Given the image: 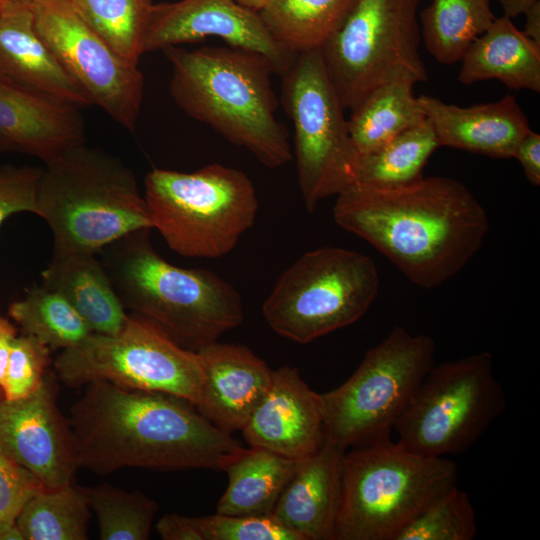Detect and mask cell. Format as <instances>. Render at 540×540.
Listing matches in <instances>:
<instances>
[{
    "mask_svg": "<svg viewBox=\"0 0 540 540\" xmlns=\"http://www.w3.org/2000/svg\"><path fill=\"white\" fill-rule=\"evenodd\" d=\"M97 518L101 540H147L158 504L140 491L78 485Z\"/></svg>",
    "mask_w": 540,
    "mask_h": 540,
    "instance_id": "d6a6232c",
    "label": "cell"
},
{
    "mask_svg": "<svg viewBox=\"0 0 540 540\" xmlns=\"http://www.w3.org/2000/svg\"><path fill=\"white\" fill-rule=\"evenodd\" d=\"M345 452L335 540H395L433 499L457 485L446 457L412 453L390 436Z\"/></svg>",
    "mask_w": 540,
    "mask_h": 540,
    "instance_id": "8992f818",
    "label": "cell"
},
{
    "mask_svg": "<svg viewBox=\"0 0 540 540\" xmlns=\"http://www.w3.org/2000/svg\"><path fill=\"white\" fill-rule=\"evenodd\" d=\"M419 0H355L320 48L329 78L352 111L377 87L428 78L419 52Z\"/></svg>",
    "mask_w": 540,
    "mask_h": 540,
    "instance_id": "9c48e42d",
    "label": "cell"
},
{
    "mask_svg": "<svg viewBox=\"0 0 540 540\" xmlns=\"http://www.w3.org/2000/svg\"><path fill=\"white\" fill-rule=\"evenodd\" d=\"M282 78V104L294 129L298 183L312 213L320 201L350 187L358 154L320 48L297 54Z\"/></svg>",
    "mask_w": 540,
    "mask_h": 540,
    "instance_id": "4fadbf2b",
    "label": "cell"
},
{
    "mask_svg": "<svg viewBox=\"0 0 540 540\" xmlns=\"http://www.w3.org/2000/svg\"><path fill=\"white\" fill-rule=\"evenodd\" d=\"M299 461L271 451L239 448L225 463L228 485L216 513L234 516H270Z\"/></svg>",
    "mask_w": 540,
    "mask_h": 540,
    "instance_id": "d4e9b609",
    "label": "cell"
},
{
    "mask_svg": "<svg viewBox=\"0 0 540 540\" xmlns=\"http://www.w3.org/2000/svg\"><path fill=\"white\" fill-rule=\"evenodd\" d=\"M435 351L432 337L393 328L344 383L321 394L325 439L347 449L390 436L435 365Z\"/></svg>",
    "mask_w": 540,
    "mask_h": 540,
    "instance_id": "30bf717a",
    "label": "cell"
},
{
    "mask_svg": "<svg viewBox=\"0 0 540 540\" xmlns=\"http://www.w3.org/2000/svg\"><path fill=\"white\" fill-rule=\"evenodd\" d=\"M8 314L23 334L37 338L51 351L75 347L92 333L63 296L43 285L32 287L22 299L11 303Z\"/></svg>",
    "mask_w": 540,
    "mask_h": 540,
    "instance_id": "4dcf8cb0",
    "label": "cell"
},
{
    "mask_svg": "<svg viewBox=\"0 0 540 540\" xmlns=\"http://www.w3.org/2000/svg\"><path fill=\"white\" fill-rule=\"evenodd\" d=\"M144 184L152 228L181 256L226 255L257 215V194L249 177L221 164L191 173L154 168Z\"/></svg>",
    "mask_w": 540,
    "mask_h": 540,
    "instance_id": "52a82bcc",
    "label": "cell"
},
{
    "mask_svg": "<svg viewBox=\"0 0 540 540\" xmlns=\"http://www.w3.org/2000/svg\"><path fill=\"white\" fill-rule=\"evenodd\" d=\"M161 51L171 65L170 95L185 114L268 168L292 160L287 129L276 118L275 73L265 57L233 47Z\"/></svg>",
    "mask_w": 540,
    "mask_h": 540,
    "instance_id": "3957f363",
    "label": "cell"
},
{
    "mask_svg": "<svg viewBox=\"0 0 540 540\" xmlns=\"http://www.w3.org/2000/svg\"><path fill=\"white\" fill-rule=\"evenodd\" d=\"M438 147L435 132L425 120L377 149L358 155L350 187L393 188L416 182Z\"/></svg>",
    "mask_w": 540,
    "mask_h": 540,
    "instance_id": "4316f807",
    "label": "cell"
},
{
    "mask_svg": "<svg viewBox=\"0 0 540 540\" xmlns=\"http://www.w3.org/2000/svg\"><path fill=\"white\" fill-rule=\"evenodd\" d=\"M191 406L164 393L87 384L69 418L78 468L222 470L242 446Z\"/></svg>",
    "mask_w": 540,
    "mask_h": 540,
    "instance_id": "7a4b0ae2",
    "label": "cell"
},
{
    "mask_svg": "<svg viewBox=\"0 0 540 540\" xmlns=\"http://www.w3.org/2000/svg\"><path fill=\"white\" fill-rule=\"evenodd\" d=\"M335 222L386 256L412 283L431 289L458 274L481 248L487 214L447 177L393 188L349 187L336 196Z\"/></svg>",
    "mask_w": 540,
    "mask_h": 540,
    "instance_id": "6da1fadb",
    "label": "cell"
},
{
    "mask_svg": "<svg viewBox=\"0 0 540 540\" xmlns=\"http://www.w3.org/2000/svg\"><path fill=\"white\" fill-rule=\"evenodd\" d=\"M17 336L16 327L7 318L0 315V389L4 380L12 345Z\"/></svg>",
    "mask_w": 540,
    "mask_h": 540,
    "instance_id": "60d3db41",
    "label": "cell"
},
{
    "mask_svg": "<svg viewBox=\"0 0 540 540\" xmlns=\"http://www.w3.org/2000/svg\"><path fill=\"white\" fill-rule=\"evenodd\" d=\"M208 37H217L230 47L262 55L279 76L289 70L296 57L273 39L257 11L234 0L153 4L144 53Z\"/></svg>",
    "mask_w": 540,
    "mask_h": 540,
    "instance_id": "9a60e30c",
    "label": "cell"
},
{
    "mask_svg": "<svg viewBox=\"0 0 540 540\" xmlns=\"http://www.w3.org/2000/svg\"><path fill=\"white\" fill-rule=\"evenodd\" d=\"M43 169L31 166L0 167V227L10 216L30 212L37 215V196Z\"/></svg>",
    "mask_w": 540,
    "mask_h": 540,
    "instance_id": "74e56055",
    "label": "cell"
},
{
    "mask_svg": "<svg viewBox=\"0 0 540 540\" xmlns=\"http://www.w3.org/2000/svg\"><path fill=\"white\" fill-rule=\"evenodd\" d=\"M526 17L523 33L540 45V1L537 0L524 12Z\"/></svg>",
    "mask_w": 540,
    "mask_h": 540,
    "instance_id": "b9f144b4",
    "label": "cell"
},
{
    "mask_svg": "<svg viewBox=\"0 0 540 540\" xmlns=\"http://www.w3.org/2000/svg\"><path fill=\"white\" fill-rule=\"evenodd\" d=\"M346 451L325 439L315 454L299 461L281 493L272 516L301 540H335Z\"/></svg>",
    "mask_w": 540,
    "mask_h": 540,
    "instance_id": "7402d4cb",
    "label": "cell"
},
{
    "mask_svg": "<svg viewBox=\"0 0 540 540\" xmlns=\"http://www.w3.org/2000/svg\"><path fill=\"white\" fill-rule=\"evenodd\" d=\"M199 540H301L270 516H234L215 513L191 517Z\"/></svg>",
    "mask_w": 540,
    "mask_h": 540,
    "instance_id": "d590c367",
    "label": "cell"
},
{
    "mask_svg": "<svg viewBox=\"0 0 540 540\" xmlns=\"http://www.w3.org/2000/svg\"><path fill=\"white\" fill-rule=\"evenodd\" d=\"M506 409L484 351L434 365L396 421L397 443L425 457L466 451Z\"/></svg>",
    "mask_w": 540,
    "mask_h": 540,
    "instance_id": "8fae6325",
    "label": "cell"
},
{
    "mask_svg": "<svg viewBox=\"0 0 540 540\" xmlns=\"http://www.w3.org/2000/svg\"><path fill=\"white\" fill-rule=\"evenodd\" d=\"M197 354L203 370L197 410L226 433L241 431L269 391L274 370L245 346L216 341Z\"/></svg>",
    "mask_w": 540,
    "mask_h": 540,
    "instance_id": "ac0fdd59",
    "label": "cell"
},
{
    "mask_svg": "<svg viewBox=\"0 0 540 540\" xmlns=\"http://www.w3.org/2000/svg\"><path fill=\"white\" fill-rule=\"evenodd\" d=\"M495 18L490 0H432L420 13V35L436 61L451 65Z\"/></svg>",
    "mask_w": 540,
    "mask_h": 540,
    "instance_id": "f1b7e54d",
    "label": "cell"
},
{
    "mask_svg": "<svg viewBox=\"0 0 540 540\" xmlns=\"http://www.w3.org/2000/svg\"><path fill=\"white\" fill-rule=\"evenodd\" d=\"M413 86L406 80L383 84L351 111L348 130L358 155L377 149L426 120Z\"/></svg>",
    "mask_w": 540,
    "mask_h": 540,
    "instance_id": "484cf974",
    "label": "cell"
},
{
    "mask_svg": "<svg viewBox=\"0 0 540 540\" xmlns=\"http://www.w3.org/2000/svg\"><path fill=\"white\" fill-rule=\"evenodd\" d=\"M18 1H24V2H28V3H34V2H37V1H40V0H18Z\"/></svg>",
    "mask_w": 540,
    "mask_h": 540,
    "instance_id": "f6af8a7d",
    "label": "cell"
},
{
    "mask_svg": "<svg viewBox=\"0 0 540 540\" xmlns=\"http://www.w3.org/2000/svg\"><path fill=\"white\" fill-rule=\"evenodd\" d=\"M464 85L497 79L510 89L540 92V45L519 30L511 18H495L461 59Z\"/></svg>",
    "mask_w": 540,
    "mask_h": 540,
    "instance_id": "cb8c5ba5",
    "label": "cell"
},
{
    "mask_svg": "<svg viewBox=\"0 0 540 540\" xmlns=\"http://www.w3.org/2000/svg\"><path fill=\"white\" fill-rule=\"evenodd\" d=\"M2 397H3V395H2V391H1V389H0V398H2Z\"/></svg>",
    "mask_w": 540,
    "mask_h": 540,
    "instance_id": "bcb514c9",
    "label": "cell"
},
{
    "mask_svg": "<svg viewBox=\"0 0 540 540\" xmlns=\"http://www.w3.org/2000/svg\"><path fill=\"white\" fill-rule=\"evenodd\" d=\"M51 349L37 338L23 334L12 345L4 380L3 398L17 400L34 393L46 377Z\"/></svg>",
    "mask_w": 540,
    "mask_h": 540,
    "instance_id": "e575fe53",
    "label": "cell"
},
{
    "mask_svg": "<svg viewBox=\"0 0 540 540\" xmlns=\"http://www.w3.org/2000/svg\"><path fill=\"white\" fill-rule=\"evenodd\" d=\"M476 535L469 495L455 485L433 499L395 540H473Z\"/></svg>",
    "mask_w": 540,
    "mask_h": 540,
    "instance_id": "836d02e7",
    "label": "cell"
},
{
    "mask_svg": "<svg viewBox=\"0 0 540 540\" xmlns=\"http://www.w3.org/2000/svg\"><path fill=\"white\" fill-rule=\"evenodd\" d=\"M42 285L63 296L92 333L116 334L128 314L101 261L92 253L53 254Z\"/></svg>",
    "mask_w": 540,
    "mask_h": 540,
    "instance_id": "603a6c76",
    "label": "cell"
},
{
    "mask_svg": "<svg viewBox=\"0 0 540 540\" xmlns=\"http://www.w3.org/2000/svg\"><path fill=\"white\" fill-rule=\"evenodd\" d=\"M90 508L78 485L43 488L24 506L16 524L25 540H86Z\"/></svg>",
    "mask_w": 540,
    "mask_h": 540,
    "instance_id": "f546056e",
    "label": "cell"
},
{
    "mask_svg": "<svg viewBox=\"0 0 540 540\" xmlns=\"http://www.w3.org/2000/svg\"><path fill=\"white\" fill-rule=\"evenodd\" d=\"M80 18L118 55L138 65L152 0H67Z\"/></svg>",
    "mask_w": 540,
    "mask_h": 540,
    "instance_id": "1f68e13d",
    "label": "cell"
},
{
    "mask_svg": "<svg viewBox=\"0 0 540 540\" xmlns=\"http://www.w3.org/2000/svg\"><path fill=\"white\" fill-rule=\"evenodd\" d=\"M150 230L132 232L99 252L124 307L195 352L240 326L238 291L210 270L167 262L154 249Z\"/></svg>",
    "mask_w": 540,
    "mask_h": 540,
    "instance_id": "277c9868",
    "label": "cell"
},
{
    "mask_svg": "<svg viewBox=\"0 0 540 540\" xmlns=\"http://www.w3.org/2000/svg\"><path fill=\"white\" fill-rule=\"evenodd\" d=\"M45 164L37 215L51 229L53 254H96L132 232L152 229L135 176L120 159L83 143Z\"/></svg>",
    "mask_w": 540,
    "mask_h": 540,
    "instance_id": "5b68a950",
    "label": "cell"
},
{
    "mask_svg": "<svg viewBox=\"0 0 540 540\" xmlns=\"http://www.w3.org/2000/svg\"><path fill=\"white\" fill-rule=\"evenodd\" d=\"M513 158L522 165L527 180L540 185V135L530 130L518 143Z\"/></svg>",
    "mask_w": 540,
    "mask_h": 540,
    "instance_id": "f35d334b",
    "label": "cell"
},
{
    "mask_svg": "<svg viewBox=\"0 0 540 540\" xmlns=\"http://www.w3.org/2000/svg\"><path fill=\"white\" fill-rule=\"evenodd\" d=\"M75 107L0 78V149L35 156L45 163L83 144Z\"/></svg>",
    "mask_w": 540,
    "mask_h": 540,
    "instance_id": "44dd1931",
    "label": "cell"
},
{
    "mask_svg": "<svg viewBox=\"0 0 540 540\" xmlns=\"http://www.w3.org/2000/svg\"><path fill=\"white\" fill-rule=\"evenodd\" d=\"M56 397V382L46 375L31 395L0 398V448L50 489L72 483L78 469L69 419Z\"/></svg>",
    "mask_w": 540,
    "mask_h": 540,
    "instance_id": "2e32d148",
    "label": "cell"
},
{
    "mask_svg": "<svg viewBox=\"0 0 540 540\" xmlns=\"http://www.w3.org/2000/svg\"><path fill=\"white\" fill-rule=\"evenodd\" d=\"M43 488L46 487L33 473L0 448V540L16 525L26 503Z\"/></svg>",
    "mask_w": 540,
    "mask_h": 540,
    "instance_id": "8d00e7d4",
    "label": "cell"
},
{
    "mask_svg": "<svg viewBox=\"0 0 540 540\" xmlns=\"http://www.w3.org/2000/svg\"><path fill=\"white\" fill-rule=\"evenodd\" d=\"M503 11L504 16L509 18H515L524 14L529 6H531L537 0H497Z\"/></svg>",
    "mask_w": 540,
    "mask_h": 540,
    "instance_id": "7bdbcfd3",
    "label": "cell"
},
{
    "mask_svg": "<svg viewBox=\"0 0 540 540\" xmlns=\"http://www.w3.org/2000/svg\"><path fill=\"white\" fill-rule=\"evenodd\" d=\"M250 447L301 461L315 454L325 440L322 396L301 378L299 370H274L272 385L241 430Z\"/></svg>",
    "mask_w": 540,
    "mask_h": 540,
    "instance_id": "e0dca14e",
    "label": "cell"
},
{
    "mask_svg": "<svg viewBox=\"0 0 540 540\" xmlns=\"http://www.w3.org/2000/svg\"><path fill=\"white\" fill-rule=\"evenodd\" d=\"M439 146H447L492 158H513L520 140L531 130L515 96L460 107L438 98L418 97Z\"/></svg>",
    "mask_w": 540,
    "mask_h": 540,
    "instance_id": "ffe728a7",
    "label": "cell"
},
{
    "mask_svg": "<svg viewBox=\"0 0 540 540\" xmlns=\"http://www.w3.org/2000/svg\"><path fill=\"white\" fill-rule=\"evenodd\" d=\"M355 0H267L258 11L273 39L297 55L319 49Z\"/></svg>",
    "mask_w": 540,
    "mask_h": 540,
    "instance_id": "83f0119b",
    "label": "cell"
},
{
    "mask_svg": "<svg viewBox=\"0 0 540 540\" xmlns=\"http://www.w3.org/2000/svg\"><path fill=\"white\" fill-rule=\"evenodd\" d=\"M373 259L340 247L303 254L279 278L262 313L272 330L300 344L358 321L379 291Z\"/></svg>",
    "mask_w": 540,
    "mask_h": 540,
    "instance_id": "ba28073f",
    "label": "cell"
},
{
    "mask_svg": "<svg viewBox=\"0 0 540 540\" xmlns=\"http://www.w3.org/2000/svg\"><path fill=\"white\" fill-rule=\"evenodd\" d=\"M156 531L164 540H199L191 517L166 514L156 523Z\"/></svg>",
    "mask_w": 540,
    "mask_h": 540,
    "instance_id": "ab89813d",
    "label": "cell"
},
{
    "mask_svg": "<svg viewBox=\"0 0 540 540\" xmlns=\"http://www.w3.org/2000/svg\"><path fill=\"white\" fill-rule=\"evenodd\" d=\"M242 6H245L251 10L259 11L267 0H234Z\"/></svg>",
    "mask_w": 540,
    "mask_h": 540,
    "instance_id": "ee69618b",
    "label": "cell"
},
{
    "mask_svg": "<svg viewBox=\"0 0 540 540\" xmlns=\"http://www.w3.org/2000/svg\"><path fill=\"white\" fill-rule=\"evenodd\" d=\"M59 380L80 388L106 381L121 388L200 401L203 370L197 352L185 349L147 321L129 315L116 334L91 333L54 361Z\"/></svg>",
    "mask_w": 540,
    "mask_h": 540,
    "instance_id": "7c38bea8",
    "label": "cell"
},
{
    "mask_svg": "<svg viewBox=\"0 0 540 540\" xmlns=\"http://www.w3.org/2000/svg\"><path fill=\"white\" fill-rule=\"evenodd\" d=\"M0 151H1V149H0Z\"/></svg>",
    "mask_w": 540,
    "mask_h": 540,
    "instance_id": "7dc6e473",
    "label": "cell"
},
{
    "mask_svg": "<svg viewBox=\"0 0 540 540\" xmlns=\"http://www.w3.org/2000/svg\"><path fill=\"white\" fill-rule=\"evenodd\" d=\"M36 28L57 60L87 96L116 123L133 131L140 115L144 78L74 11L67 0L30 3Z\"/></svg>",
    "mask_w": 540,
    "mask_h": 540,
    "instance_id": "5bb4252c",
    "label": "cell"
},
{
    "mask_svg": "<svg viewBox=\"0 0 540 540\" xmlns=\"http://www.w3.org/2000/svg\"><path fill=\"white\" fill-rule=\"evenodd\" d=\"M0 78L71 105H92L39 34L31 4L0 0Z\"/></svg>",
    "mask_w": 540,
    "mask_h": 540,
    "instance_id": "d6986e66",
    "label": "cell"
}]
</instances>
